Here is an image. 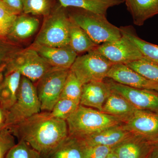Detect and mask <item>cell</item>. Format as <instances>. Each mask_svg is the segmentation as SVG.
I'll return each instance as SVG.
<instances>
[{
	"label": "cell",
	"instance_id": "cell-18",
	"mask_svg": "<svg viewBox=\"0 0 158 158\" xmlns=\"http://www.w3.org/2000/svg\"><path fill=\"white\" fill-rule=\"evenodd\" d=\"M22 75L15 70H6L3 73L0 92V106L9 110L17 98Z\"/></svg>",
	"mask_w": 158,
	"mask_h": 158
},
{
	"label": "cell",
	"instance_id": "cell-34",
	"mask_svg": "<svg viewBox=\"0 0 158 158\" xmlns=\"http://www.w3.org/2000/svg\"><path fill=\"white\" fill-rule=\"evenodd\" d=\"M5 5L12 12L19 15L23 13V0H1Z\"/></svg>",
	"mask_w": 158,
	"mask_h": 158
},
{
	"label": "cell",
	"instance_id": "cell-12",
	"mask_svg": "<svg viewBox=\"0 0 158 158\" xmlns=\"http://www.w3.org/2000/svg\"><path fill=\"white\" fill-rule=\"evenodd\" d=\"M107 78L131 88L158 92V84L145 78L126 64H113L108 73Z\"/></svg>",
	"mask_w": 158,
	"mask_h": 158
},
{
	"label": "cell",
	"instance_id": "cell-40",
	"mask_svg": "<svg viewBox=\"0 0 158 158\" xmlns=\"http://www.w3.org/2000/svg\"><path fill=\"white\" fill-rule=\"evenodd\" d=\"M147 158H149V156H148V157Z\"/></svg>",
	"mask_w": 158,
	"mask_h": 158
},
{
	"label": "cell",
	"instance_id": "cell-9",
	"mask_svg": "<svg viewBox=\"0 0 158 158\" xmlns=\"http://www.w3.org/2000/svg\"><path fill=\"white\" fill-rule=\"evenodd\" d=\"M96 49L113 64H127L144 57L137 46L123 35L115 41L99 45Z\"/></svg>",
	"mask_w": 158,
	"mask_h": 158
},
{
	"label": "cell",
	"instance_id": "cell-38",
	"mask_svg": "<svg viewBox=\"0 0 158 158\" xmlns=\"http://www.w3.org/2000/svg\"><path fill=\"white\" fill-rule=\"evenodd\" d=\"M2 76L0 77V92H1V87H2Z\"/></svg>",
	"mask_w": 158,
	"mask_h": 158
},
{
	"label": "cell",
	"instance_id": "cell-37",
	"mask_svg": "<svg viewBox=\"0 0 158 158\" xmlns=\"http://www.w3.org/2000/svg\"><path fill=\"white\" fill-rule=\"evenodd\" d=\"M106 158H118V157L116 156V155L113 152V151L111 152L110 153V154L108 155Z\"/></svg>",
	"mask_w": 158,
	"mask_h": 158
},
{
	"label": "cell",
	"instance_id": "cell-7",
	"mask_svg": "<svg viewBox=\"0 0 158 158\" xmlns=\"http://www.w3.org/2000/svg\"><path fill=\"white\" fill-rule=\"evenodd\" d=\"M70 69L53 67L37 82L41 112H51L60 99Z\"/></svg>",
	"mask_w": 158,
	"mask_h": 158
},
{
	"label": "cell",
	"instance_id": "cell-13",
	"mask_svg": "<svg viewBox=\"0 0 158 158\" xmlns=\"http://www.w3.org/2000/svg\"><path fill=\"white\" fill-rule=\"evenodd\" d=\"M30 47L35 50L52 67L70 69L78 55L69 45L53 47L32 44Z\"/></svg>",
	"mask_w": 158,
	"mask_h": 158
},
{
	"label": "cell",
	"instance_id": "cell-39",
	"mask_svg": "<svg viewBox=\"0 0 158 158\" xmlns=\"http://www.w3.org/2000/svg\"><path fill=\"white\" fill-rule=\"evenodd\" d=\"M40 158H48L46 157H45V156L42 155L40 154Z\"/></svg>",
	"mask_w": 158,
	"mask_h": 158
},
{
	"label": "cell",
	"instance_id": "cell-17",
	"mask_svg": "<svg viewBox=\"0 0 158 158\" xmlns=\"http://www.w3.org/2000/svg\"><path fill=\"white\" fill-rule=\"evenodd\" d=\"M39 26V20L36 16L22 13L17 15L7 37L13 42L21 44L35 34Z\"/></svg>",
	"mask_w": 158,
	"mask_h": 158
},
{
	"label": "cell",
	"instance_id": "cell-16",
	"mask_svg": "<svg viewBox=\"0 0 158 158\" xmlns=\"http://www.w3.org/2000/svg\"><path fill=\"white\" fill-rule=\"evenodd\" d=\"M123 124L108 128L78 139L87 147L103 145L113 148L133 134L125 128Z\"/></svg>",
	"mask_w": 158,
	"mask_h": 158
},
{
	"label": "cell",
	"instance_id": "cell-28",
	"mask_svg": "<svg viewBox=\"0 0 158 158\" xmlns=\"http://www.w3.org/2000/svg\"><path fill=\"white\" fill-rule=\"evenodd\" d=\"M83 85L76 76L70 69L60 98L68 99L80 105Z\"/></svg>",
	"mask_w": 158,
	"mask_h": 158
},
{
	"label": "cell",
	"instance_id": "cell-6",
	"mask_svg": "<svg viewBox=\"0 0 158 158\" xmlns=\"http://www.w3.org/2000/svg\"><path fill=\"white\" fill-rule=\"evenodd\" d=\"M113 64L95 48L77 56L70 69L84 85L90 82L103 81Z\"/></svg>",
	"mask_w": 158,
	"mask_h": 158
},
{
	"label": "cell",
	"instance_id": "cell-3",
	"mask_svg": "<svg viewBox=\"0 0 158 158\" xmlns=\"http://www.w3.org/2000/svg\"><path fill=\"white\" fill-rule=\"evenodd\" d=\"M67 9L71 19L83 29L97 45L115 41L122 37L119 28L110 23L106 15L74 7Z\"/></svg>",
	"mask_w": 158,
	"mask_h": 158
},
{
	"label": "cell",
	"instance_id": "cell-31",
	"mask_svg": "<svg viewBox=\"0 0 158 158\" xmlns=\"http://www.w3.org/2000/svg\"><path fill=\"white\" fill-rule=\"evenodd\" d=\"M39 152L23 141H19L7 153L5 158H40Z\"/></svg>",
	"mask_w": 158,
	"mask_h": 158
},
{
	"label": "cell",
	"instance_id": "cell-27",
	"mask_svg": "<svg viewBox=\"0 0 158 158\" xmlns=\"http://www.w3.org/2000/svg\"><path fill=\"white\" fill-rule=\"evenodd\" d=\"M126 65L145 78L158 84V64L155 62L144 57Z\"/></svg>",
	"mask_w": 158,
	"mask_h": 158
},
{
	"label": "cell",
	"instance_id": "cell-26",
	"mask_svg": "<svg viewBox=\"0 0 158 158\" xmlns=\"http://www.w3.org/2000/svg\"><path fill=\"white\" fill-rule=\"evenodd\" d=\"M23 13L44 17L50 14L56 5V0H23Z\"/></svg>",
	"mask_w": 158,
	"mask_h": 158
},
{
	"label": "cell",
	"instance_id": "cell-42",
	"mask_svg": "<svg viewBox=\"0 0 158 158\" xmlns=\"http://www.w3.org/2000/svg\"><path fill=\"white\" fill-rule=\"evenodd\" d=\"M124 1H125V0H124Z\"/></svg>",
	"mask_w": 158,
	"mask_h": 158
},
{
	"label": "cell",
	"instance_id": "cell-23",
	"mask_svg": "<svg viewBox=\"0 0 158 158\" xmlns=\"http://www.w3.org/2000/svg\"><path fill=\"white\" fill-rule=\"evenodd\" d=\"M70 19L69 45L71 48L78 55L96 48L98 45L92 41L83 29Z\"/></svg>",
	"mask_w": 158,
	"mask_h": 158
},
{
	"label": "cell",
	"instance_id": "cell-22",
	"mask_svg": "<svg viewBox=\"0 0 158 158\" xmlns=\"http://www.w3.org/2000/svg\"><path fill=\"white\" fill-rule=\"evenodd\" d=\"M65 8L74 7L106 15L108 9L124 2V0H58Z\"/></svg>",
	"mask_w": 158,
	"mask_h": 158
},
{
	"label": "cell",
	"instance_id": "cell-29",
	"mask_svg": "<svg viewBox=\"0 0 158 158\" xmlns=\"http://www.w3.org/2000/svg\"><path fill=\"white\" fill-rule=\"evenodd\" d=\"M79 105L68 99L61 98L50 113L52 117L66 120L76 110Z\"/></svg>",
	"mask_w": 158,
	"mask_h": 158
},
{
	"label": "cell",
	"instance_id": "cell-14",
	"mask_svg": "<svg viewBox=\"0 0 158 158\" xmlns=\"http://www.w3.org/2000/svg\"><path fill=\"white\" fill-rule=\"evenodd\" d=\"M155 144L141 136L131 135L112 148L118 158H147Z\"/></svg>",
	"mask_w": 158,
	"mask_h": 158
},
{
	"label": "cell",
	"instance_id": "cell-30",
	"mask_svg": "<svg viewBox=\"0 0 158 158\" xmlns=\"http://www.w3.org/2000/svg\"><path fill=\"white\" fill-rule=\"evenodd\" d=\"M17 16L0 0V37L8 36Z\"/></svg>",
	"mask_w": 158,
	"mask_h": 158
},
{
	"label": "cell",
	"instance_id": "cell-15",
	"mask_svg": "<svg viewBox=\"0 0 158 158\" xmlns=\"http://www.w3.org/2000/svg\"><path fill=\"white\" fill-rule=\"evenodd\" d=\"M112 92L108 83L104 81L84 84L80 105L102 112L104 105Z\"/></svg>",
	"mask_w": 158,
	"mask_h": 158
},
{
	"label": "cell",
	"instance_id": "cell-2",
	"mask_svg": "<svg viewBox=\"0 0 158 158\" xmlns=\"http://www.w3.org/2000/svg\"><path fill=\"white\" fill-rule=\"evenodd\" d=\"M66 121L69 135L77 138L124 123L119 118L81 105Z\"/></svg>",
	"mask_w": 158,
	"mask_h": 158
},
{
	"label": "cell",
	"instance_id": "cell-10",
	"mask_svg": "<svg viewBox=\"0 0 158 158\" xmlns=\"http://www.w3.org/2000/svg\"><path fill=\"white\" fill-rule=\"evenodd\" d=\"M112 91L127 100L138 110L158 113V92L147 89L131 88L113 80L106 81Z\"/></svg>",
	"mask_w": 158,
	"mask_h": 158
},
{
	"label": "cell",
	"instance_id": "cell-19",
	"mask_svg": "<svg viewBox=\"0 0 158 158\" xmlns=\"http://www.w3.org/2000/svg\"><path fill=\"white\" fill-rule=\"evenodd\" d=\"M134 24L143 25L147 20L158 15V0H125Z\"/></svg>",
	"mask_w": 158,
	"mask_h": 158
},
{
	"label": "cell",
	"instance_id": "cell-4",
	"mask_svg": "<svg viewBox=\"0 0 158 158\" xmlns=\"http://www.w3.org/2000/svg\"><path fill=\"white\" fill-rule=\"evenodd\" d=\"M70 19L67 8L58 2L50 14L44 17L41 29L33 44L62 47L69 45Z\"/></svg>",
	"mask_w": 158,
	"mask_h": 158
},
{
	"label": "cell",
	"instance_id": "cell-41",
	"mask_svg": "<svg viewBox=\"0 0 158 158\" xmlns=\"http://www.w3.org/2000/svg\"><path fill=\"white\" fill-rule=\"evenodd\" d=\"M158 143V141H157V142H156V143Z\"/></svg>",
	"mask_w": 158,
	"mask_h": 158
},
{
	"label": "cell",
	"instance_id": "cell-11",
	"mask_svg": "<svg viewBox=\"0 0 158 158\" xmlns=\"http://www.w3.org/2000/svg\"><path fill=\"white\" fill-rule=\"evenodd\" d=\"M123 125L132 134L141 136L155 144L158 141V113L138 109Z\"/></svg>",
	"mask_w": 158,
	"mask_h": 158
},
{
	"label": "cell",
	"instance_id": "cell-20",
	"mask_svg": "<svg viewBox=\"0 0 158 158\" xmlns=\"http://www.w3.org/2000/svg\"><path fill=\"white\" fill-rule=\"evenodd\" d=\"M137 110L123 97L112 91L102 112L119 118L125 123L132 117Z\"/></svg>",
	"mask_w": 158,
	"mask_h": 158
},
{
	"label": "cell",
	"instance_id": "cell-8",
	"mask_svg": "<svg viewBox=\"0 0 158 158\" xmlns=\"http://www.w3.org/2000/svg\"><path fill=\"white\" fill-rule=\"evenodd\" d=\"M52 68L35 50L29 47L20 51L6 70L18 71L34 84Z\"/></svg>",
	"mask_w": 158,
	"mask_h": 158
},
{
	"label": "cell",
	"instance_id": "cell-32",
	"mask_svg": "<svg viewBox=\"0 0 158 158\" xmlns=\"http://www.w3.org/2000/svg\"><path fill=\"white\" fill-rule=\"evenodd\" d=\"M14 135L8 129L0 132V158H6L7 153L15 145Z\"/></svg>",
	"mask_w": 158,
	"mask_h": 158
},
{
	"label": "cell",
	"instance_id": "cell-36",
	"mask_svg": "<svg viewBox=\"0 0 158 158\" xmlns=\"http://www.w3.org/2000/svg\"><path fill=\"white\" fill-rule=\"evenodd\" d=\"M149 158H158V143L155 144L150 154Z\"/></svg>",
	"mask_w": 158,
	"mask_h": 158
},
{
	"label": "cell",
	"instance_id": "cell-24",
	"mask_svg": "<svg viewBox=\"0 0 158 158\" xmlns=\"http://www.w3.org/2000/svg\"><path fill=\"white\" fill-rule=\"evenodd\" d=\"M119 29L122 35L131 40L137 46L143 56L158 64V45L140 38L132 26L121 27Z\"/></svg>",
	"mask_w": 158,
	"mask_h": 158
},
{
	"label": "cell",
	"instance_id": "cell-1",
	"mask_svg": "<svg viewBox=\"0 0 158 158\" xmlns=\"http://www.w3.org/2000/svg\"><path fill=\"white\" fill-rule=\"evenodd\" d=\"M12 135L41 155H46L69 135L66 120L41 112L9 128Z\"/></svg>",
	"mask_w": 158,
	"mask_h": 158
},
{
	"label": "cell",
	"instance_id": "cell-35",
	"mask_svg": "<svg viewBox=\"0 0 158 158\" xmlns=\"http://www.w3.org/2000/svg\"><path fill=\"white\" fill-rule=\"evenodd\" d=\"M7 111L0 106V132L6 128Z\"/></svg>",
	"mask_w": 158,
	"mask_h": 158
},
{
	"label": "cell",
	"instance_id": "cell-25",
	"mask_svg": "<svg viewBox=\"0 0 158 158\" xmlns=\"http://www.w3.org/2000/svg\"><path fill=\"white\" fill-rule=\"evenodd\" d=\"M23 49L22 44L13 42L7 37H0V76Z\"/></svg>",
	"mask_w": 158,
	"mask_h": 158
},
{
	"label": "cell",
	"instance_id": "cell-21",
	"mask_svg": "<svg viewBox=\"0 0 158 158\" xmlns=\"http://www.w3.org/2000/svg\"><path fill=\"white\" fill-rule=\"evenodd\" d=\"M85 149L78 138L69 135L53 150L42 155L48 158H85Z\"/></svg>",
	"mask_w": 158,
	"mask_h": 158
},
{
	"label": "cell",
	"instance_id": "cell-33",
	"mask_svg": "<svg viewBox=\"0 0 158 158\" xmlns=\"http://www.w3.org/2000/svg\"><path fill=\"white\" fill-rule=\"evenodd\" d=\"M112 151V148L103 145L86 147L85 158H106Z\"/></svg>",
	"mask_w": 158,
	"mask_h": 158
},
{
	"label": "cell",
	"instance_id": "cell-5",
	"mask_svg": "<svg viewBox=\"0 0 158 158\" xmlns=\"http://www.w3.org/2000/svg\"><path fill=\"white\" fill-rule=\"evenodd\" d=\"M41 112L36 86L31 81L22 76L17 98L7 111L6 128H9Z\"/></svg>",
	"mask_w": 158,
	"mask_h": 158
}]
</instances>
